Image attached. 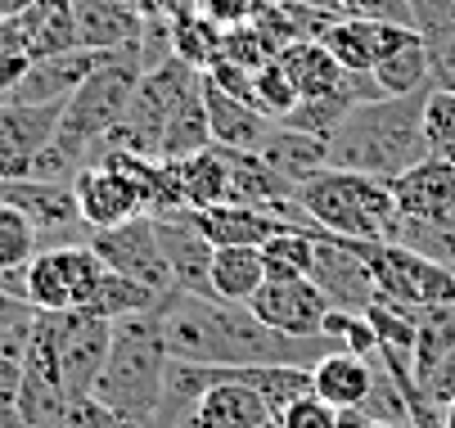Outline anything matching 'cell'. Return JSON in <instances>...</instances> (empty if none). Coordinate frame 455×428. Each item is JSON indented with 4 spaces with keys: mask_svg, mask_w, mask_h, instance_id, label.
I'll return each mask as SVG.
<instances>
[{
    "mask_svg": "<svg viewBox=\"0 0 455 428\" xmlns=\"http://www.w3.org/2000/svg\"><path fill=\"white\" fill-rule=\"evenodd\" d=\"M158 321L172 356L204 365H315L324 352H334L330 338H289L271 329L243 302L194 297L180 289L163 293Z\"/></svg>",
    "mask_w": 455,
    "mask_h": 428,
    "instance_id": "6da1fadb",
    "label": "cell"
},
{
    "mask_svg": "<svg viewBox=\"0 0 455 428\" xmlns=\"http://www.w3.org/2000/svg\"><path fill=\"white\" fill-rule=\"evenodd\" d=\"M424 95H379L356 104L343 127L330 136V167L397 180L415 162L428 158L424 140Z\"/></svg>",
    "mask_w": 455,
    "mask_h": 428,
    "instance_id": "7a4b0ae2",
    "label": "cell"
},
{
    "mask_svg": "<svg viewBox=\"0 0 455 428\" xmlns=\"http://www.w3.org/2000/svg\"><path fill=\"white\" fill-rule=\"evenodd\" d=\"M167 361H172V352H167V338H163L158 307L140 312V316H126V321H113V347H108L104 375H100L91 397L104 401L108 410L126 415V419L154 428Z\"/></svg>",
    "mask_w": 455,
    "mask_h": 428,
    "instance_id": "3957f363",
    "label": "cell"
},
{
    "mask_svg": "<svg viewBox=\"0 0 455 428\" xmlns=\"http://www.w3.org/2000/svg\"><path fill=\"white\" fill-rule=\"evenodd\" d=\"M298 203L324 226V234L361 243H397L402 212L393 199V180L324 167L298 186Z\"/></svg>",
    "mask_w": 455,
    "mask_h": 428,
    "instance_id": "277c9868",
    "label": "cell"
},
{
    "mask_svg": "<svg viewBox=\"0 0 455 428\" xmlns=\"http://www.w3.org/2000/svg\"><path fill=\"white\" fill-rule=\"evenodd\" d=\"M100 275H104V262L95 258L86 239L54 243V249H41L23 266V297L32 312H77L95 293Z\"/></svg>",
    "mask_w": 455,
    "mask_h": 428,
    "instance_id": "5b68a950",
    "label": "cell"
},
{
    "mask_svg": "<svg viewBox=\"0 0 455 428\" xmlns=\"http://www.w3.org/2000/svg\"><path fill=\"white\" fill-rule=\"evenodd\" d=\"M54 325V356H59V379L68 401H86L104 375V361L113 347V321H100L91 312H45Z\"/></svg>",
    "mask_w": 455,
    "mask_h": 428,
    "instance_id": "8992f818",
    "label": "cell"
},
{
    "mask_svg": "<svg viewBox=\"0 0 455 428\" xmlns=\"http://www.w3.org/2000/svg\"><path fill=\"white\" fill-rule=\"evenodd\" d=\"M86 243L95 249V258L108 271L136 280V284H145L154 293H172L176 289L172 266H167V253H163V243H158L154 212L132 217V221H122V226H108V230H91Z\"/></svg>",
    "mask_w": 455,
    "mask_h": 428,
    "instance_id": "52a82bcc",
    "label": "cell"
},
{
    "mask_svg": "<svg viewBox=\"0 0 455 428\" xmlns=\"http://www.w3.org/2000/svg\"><path fill=\"white\" fill-rule=\"evenodd\" d=\"M311 280L320 284V293L343 312H365L379 297L374 284V266H370V243L361 239H339L324 234L315 243V262H311Z\"/></svg>",
    "mask_w": 455,
    "mask_h": 428,
    "instance_id": "ba28073f",
    "label": "cell"
},
{
    "mask_svg": "<svg viewBox=\"0 0 455 428\" xmlns=\"http://www.w3.org/2000/svg\"><path fill=\"white\" fill-rule=\"evenodd\" d=\"M248 312L289 338H324V316L334 312V302L315 280H267L248 297Z\"/></svg>",
    "mask_w": 455,
    "mask_h": 428,
    "instance_id": "9c48e42d",
    "label": "cell"
},
{
    "mask_svg": "<svg viewBox=\"0 0 455 428\" xmlns=\"http://www.w3.org/2000/svg\"><path fill=\"white\" fill-rule=\"evenodd\" d=\"M154 226H158V243L167 253V266H172V280L180 293H194V297H212V239L199 230L194 221V208H176V212H154Z\"/></svg>",
    "mask_w": 455,
    "mask_h": 428,
    "instance_id": "30bf717a",
    "label": "cell"
},
{
    "mask_svg": "<svg viewBox=\"0 0 455 428\" xmlns=\"http://www.w3.org/2000/svg\"><path fill=\"white\" fill-rule=\"evenodd\" d=\"M63 104H0V180H23L59 131Z\"/></svg>",
    "mask_w": 455,
    "mask_h": 428,
    "instance_id": "8fae6325",
    "label": "cell"
},
{
    "mask_svg": "<svg viewBox=\"0 0 455 428\" xmlns=\"http://www.w3.org/2000/svg\"><path fill=\"white\" fill-rule=\"evenodd\" d=\"M402 221H455V162L428 154L393 180Z\"/></svg>",
    "mask_w": 455,
    "mask_h": 428,
    "instance_id": "7c38bea8",
    "label": "cell"
},
{
    "mask_svg": "<svg viewBox=\"0 0 455 428\" xmlns=\"http://www.w3.org/2000/svg\"><path fill=\"white\" fill-rule=\"evenodd\" d=\"M104 50H63V54H45L32 59L28 77L5 95V104H68V95L100 68Z\"/></svg>",
    "mask_w": 455,
    "mask_h": 428,
    "instance_id": "4fadbf2b",
    "label": "cell"
},
{
    "mask_svg": "<svg viewBox=\"0 0 455 428\" xmlns=\"http://www.w3.org/2000/svg\"><path fill=\"white\" fill-rule=\"evenodd\" d=\"M411 23H383V19H334L320 32V41L330 45V54L347 73H374V64L393 50Z\"/></svg>",
    "mask_w": 455,
    "mask_h": 428,
    "instance_id": "5bb4252c",
    "label": "cell"
},
{
    "mask_svg": "<svg viewBox=\"0 0 455 428\" xmlns=\"http://www.w3.org/2000/svg\"><path fill=\"white\" fill-rule=\"evenodd\" d=\"M226 379H230V365H204V361L172 356L167 375H163V397H158V410H154V428H185L189 410Z\"/></svg>",
    "mask_w": 455,
    "mask_h": 428,
    "instance_id": "9a60e30c",
    "label": "cell"
},
{
    "mask_svg": "<svg viewBox=\"0 0 455 428\" xmlns=\"http://www.w3.org/2000/svg\"><path fill=\"white\" fill-rule=\"evenodd\" d=\"M77 19V45L82 50H122L145 36V19L132 0H73Z\"/></svg>",
    "mask_w": 455,
    "mask_h": 428,
    "instance_id": "2e32d148",
    "label": "cell"
},
{
    "mask_svg": "<svg viewBox=\"0 0 455 428\" xmlns=\"http://www.w3.org/2000/svg\"><path fill=\"white\" fill-rule=\"evenodd\" d=\"M374 361L370 356H356V352H343V347L324 352L311 365V392L320 401L339 406V410H361L365 397H370V388H374Z\"/></svg>",
    "mask_w": 455,
    "mask_h": 428,
    "instance_id": "e0dca14e",
    "label": "cell"
},
{
    "mask_svg": "<svg viewBox=\"0 0 455 428\" xmlns=\"http://www.w3.org/2000/svg\"><path fill=\"white\" fill-rule=\"evenodd\" d=\"M204 104H208V127H212V145L221 149H262L267 131H271V117L257 113L252 104L226 95L221 86H212L204 77Z\"/></svg>",
    "mask_w": 455,
    "mask_h": 428,
    "instance_id": "ac0fdd59",
    "label": "cell"
},
{
    "mask_svg": "<svg viewBox=\"0 0 455 428\" xmlns=\"http://www.w3.org/2000/svg\"><path fill=\"white\" fill-rule=\"evenodd\" d=\"M271 424L275 415L267 410V401L239 379L217 384L185 419V428H271Z\"/></svg>",
    "mask_w": 455,
    "mask_h": 428,
    "instance_id": "d6986e66",
    "label": "cell"
},
{
    "mask_svg": "<svg viewBox=\"0 0 455 428\" xmlns=\"http://www.w3.org/2000/svg\"><path fill=\"white\" fill-rule=\"evenodd\" d=\"M19 41L32 50V59L77 50V19H73V0H32V5L10 19Z\"/></svg>",
    "mask_w": 455,
    "mask_h": 428,
    "instance_id": "ffe728a7",
    "label": "cell"
},
{
    "mask_svg": "<svg viewBox=\"0 0 455 428\" xmlns=\"http://www.w3.org/2000/svg\"><path fill=\"white\" fill-rule=\"evenodd\" d=\"M275 59H280V68L289 73V82L298 86L302 99H324V95H334V91L347 86V68L330 54L324 41H293Z\"/></svg>",
    "mask_w": 455,
    "mask_h": 428,
    "instance_id": "44dd1931",
    "label": "cell"
},
{
    "mask_svg": "<svg viewBox=\"0 0 455 428\" xmlns=\"http://www.w3.org/2000/svg\"><path fill=\"white\" fill-rule=\"evenodd\" d=\"M257 154H262L284 180H293V186H302V180H311L315 171L330 167V140L293 131V127H284V122H271V131H267V140H262Z\"/></svg>",
    "mask_w": 455,
    "mask_h": 428,
    "instance_id": "7402d4cb",
    "label": "cell"
},
{
    "mask_svg": "<svg viewBox=\"0 0 455 428\" xmlns=\"http://www.w3.org/2000/svg\"><path fill=\"white\" fill-rule=\"evenodd\" d=\"M370 77L379 82L383 95H424V91H433V64H428V45H424L419 28H411L393 50H387Z\"/></svg>",
    "mask_w": 455,
    "mask_h": 428,
    "instance_id": "603a6c76",
    "label": "cell"
},
{
    "mask_svg": "<svg viewBox=\"0 0 455 428\" xmlns=\"http://www.w3.org/2000/svg\"><path fill=\"white\" fill-rule=\"evenodd\" d=\"M176 167V180H180V194H185V208H217V203H230V158L221 145H208L199 154H189Z\"/></svg>",
    "mask_w": 455,
    "mask_h": 428,
    "instance_id": "cb8c5ba5",
    "label": "cell"
},
{
    "mask_svg": "<svg viewBox=\"0 0 455 428\" xmlns=\"http://www.w3.org/2000/svg\"><path fill=\"white\" fill-rule=\"evenodd\" d=\"M415 28L428 45L433 86L455 91V0H415Z\"/></svg>",
    "mask_w": 455,
    "mask_h": 428,
    "instance_id": "d4e9b609",
    "label": "cell"
},
{
    "mask_svg": "<svg viewBox=\"0 0 455 428\" xmlns=\"http://www.w3.org/2000/svg\"><path fill=\"white\" fill-rule=\"evenodd\" d=\"M230 379L248 384L267 401V410L280 419L298 397L311 392V365H230Z\"/></svg>",
    "mask_w": 455,
    "mask_h": 428,
    "instance_id": "484cf974",
    "label": "cell"
},
{
    "mask_svg": "<svg viewBox=\"0 0 455 428\" xmlns=\"http://www.w3.org/2000/svg\"><path fill=\"white\" fill-rule=\"evenodd\" d=\"M267 284V262L262 249L252 243H235V249H217L212 253V297L221 302H243Z\"/></svg>",
    "mask_w": 455,
    "mask_h": 428,
    "instance_id": "4316f807",
    "label": "cell"
},
{
    "mask_svg": "<svg viewBox=\"0 0 455 428\" xmlns=\"http://www.w3.org/2000/svg\"><path fill=\"white\" fill-rule=\"evenodd\" d=\"M158 302H163V293H154V289H145V284H136V280H126V275H117V271L104 266V275H100V284L86 297L82 312H91L100 321H126V316L154 312Z\"/></svg>",
    "mask_w": 455,
    "mask_h": 428,
    "instance_id": "83f0119b",
    "label": "cell"
},
{
    "mask_svg": "<svg viewBox=\"0 0 455 428\" xmlns=\"http://www.w3.org/2000/svg\"><path fill=\"white\" fill-rule=\"evenodd\" d=\"M167 32H172V54L185 59L189 68L208 73L217 59H221V36H226V28H217V23H212L208 14H199V10L176 14V19L167 23Z\"/></svg>",
    "mask_w": 455,
    "mask_h": 428,
    "instance_id": "f1b7e54d",
    "label": "cell"
},
{
    "mask_svg": "<svg viewBox=\"0 0 455 428\" xmlns=\"http://www.w3.org/2000/svg\"><path fill=\"white\" fill-rule=\"evenodd\" d=\"M208 145H212V127H208V104H204V91H199L189 104H180V108L172 113L167 131H163V140H158V158L180 162V158L199 154V149H208Z\"/></svg>",
    "mask_w": 455,
    "mask_h": 428,
    "instance_id": "f546056e",
    "label": "cell"
},
{
    "mask_svg": "<svg viewBox=\"0 0 455 428\" xmlns=\"http://www.w3.org/2000/svg\"><path fill=\"white\" fill-rule=\"evenodd\" d=\"M315 234L302 230H284L275 239L262 243V262H267V280H311V262H315Z\"/></svg>",
    "mask_w": 455,
    "mask_h": 428,
    "instance_id": "4dcf8cb0",
    "label": "cell"
},
{
    "mask_svg": "<svg viewBox=\"0 0 455 428\" xmlns=\"http://www.w3.org/2000/svg\"><path fill=\"white\" fill-rule=\"evenodd\" d=\"M36 253H41V234H36L32 217H23L10 203H0V275L23 271Z\"/></svg>",
    "mask_w": 455,
    "mask_h": 428,
    "instance_id": "1f68e13d",
    "label": "cell"
},
{
    "mask_svg": "<svg viewBox=\"0 0 455 428\" xmlns=\"http://www.w3.org/2000/svg\"><path fill=\"white\" fill-rule=\"evenodd\" d=\"M252 104H257V113H267L271 122H284V117L302 104L298 86H293L289 73L280 68V59H271V64L252 77Z\"/></svg>",
    "mask_w": 455,
    "mask_h": 428,
    "instance_id": "d6a6232c",
    "label": "cell"
},
{
    "mask_svg": "<svg viewBox=\"0 0 455 428\" xmlns=\"http://www.w3.org/2000/svg\"><path fill=\"white\" fill-rule=\"evenodd\" d=\"M221 59L235 68H248V73H262L271 59H275V45L267 41V32L257 23H243V28H226L221 36Z\"/></svg>",
    "mask_w": 455,
    "mask_h": 428,
    "instance_id": "836d02e7",
    "label": "cell"
},
{
    "mask_svg": "<svg viewBox=\"0 0 455 428\" xmlns=\"http://www.w3.org/2000/svg\"><path fill=\"white\" fill-rule=\"evenodd\" d=\"M424 140H428V154L455 162V91H437V86L428 91V99H424Z\"/></svg>",
    "mask_w": 455,
    "mask_h": 428,
    "instance_id": "e575fe53",
    "label": "cell"
},
{
    "mask_svg": "<svg viewBox=\"0 0 455 428\" xmlns=\"http://www.w3.org/2000/svg\"><path fill=\"white\" fill-rule=\"evenodd\" d=\"M324 338H330L334 347H343V352H356V356H379V334H374V325H370V316L365 312H343V307H334L330 316H324Z\"/></svg>",
    "mask_w": 455,
    "mask_h": 428,
    "instance_id": "d590c367",
    "label": "cell"
},
{
    "mask_svg": "<svg viewBox=\"0 0 455 428\" xmlns=\"http://www.w3.org/2000/svg\"><path fill=\"white\" fill-rule=\"evenodd\" d=\"M32 68V50L19 41V32L10 23H0V99H5Z\"/></svg>",
    "mask_w": 455,
    "mask_h": 428,
    "instance_id": "8d00e7d4",
    "label": "cell"
},
{
    "mask_svg": "<svg viewBox=\"0 0 455 428\" xmlns=\"http://www.w3.org/2000/svg\"><path fill=\"white\" fill-rule=\"evenodd\" d=\"M32 321H36V312L28 307V302L5 280H0V347H5V343H28Z\"/></svg>",
    "mask_w": 455,
    "mask_h": 428,
    "instance_id": "74e56055",
    "label": "cell"
},
{
    "mask_svg": "<svg viewBox=\"0 0 455 428\" xmlns=\"http://www.w3.org/2000/svg\"><path fill=\"white\" fill-rule=\"evenodd\" d=\"M275 428H339V406H330V401H320L315 392H307V397H298L275 419Z\"/></svg>",
    "mask_w": 455,
    "mask_h": 428,
    "instance_id": "f35d334b",
    "label": "cell"
},
{
    "mask_svg": "<svg viewBox=\"0 0 455 428\" xmlns=\"http://www.w3.org/2000/svg\"><path fill=\"white\" fill-rule=\"evenodd\" d=\"M275 0H199V14H208L217 28H243L252 19H262Z\"/></svg>",
    "mask_w": 455,
    "mask_h": 428,
    "instance_id": "ab89813d",
    "label": "cell"
},
{
    "mask_svg": "<svg viewBox=\"0 0 455 428\" xmlns=\"http://www.w3.org/2000/svg\"><path fill=\"white\" fill-rule=\"evenodd\" d=\"M59 428H149V424H136V419L108 410L104 401L86 397V401H73V406H68V419H63Z\"/></svg>",
    "mask_w": 455,
    "mask_h": 428,
    "instance_id": "60d3db41",
    "label": "cell"
},
{
    "mask_svg": "<svg viewBox=\"0 0 455 428\" xmlns=\"http://www.w3.org/2000/svg\"><path fill=\"white\" fill-rule=\"evenodd\" d=\"M23 392V343L0 347V415H10Z\"/></svg>",
    "mask_w": 455,
    "mask_h": 428,
    "instance_id": "b9f144b4",
    "label": "cell"
},
{
    "mask_svg": "<svg viewBox=\"0 0 455 428\" xmlns=\"http://www.w3.org/2000/svg\"><path fill=\"white\" fill-rule=\"evenodd\" d=\"M339 428H397V424H383V419H370L365 410H339Z\"/></svg>",
    "mask_w": 455,
    "mask_h": 428,
    "instance_id": "7bdbcfd3",
    "label": "cell"
},
{
    "mask_svg": "<svg viewBox=\"0 0 455 428\" xmlns=\"http://www.w3.org/2000/svg\"><path fill=\"white\" fill-rule=\"evenodd\" d=\"M32 5V0H0V23H10V19H19L23 10Z\"/></svg>",
    "mask_w": 455,
    "mask_h": 428,
    "instance_id": "ee69618b",
    "label": "cell"
},
{
    "mask_svg": "<svg viewBox=\"0 0 455 428\" xmlns=\"http://www.w3.org/2000/svg\"><path fill=\"white\" fill-rule=\"evenodd\" d=\"M0 428H36V424H28L19 410H10V415H0Z\"/></svg>",
    "mask_w": 455,
    "mask_h": 428,
    "instance_id": "f6af8a7d",
    "label": "cell"
},
{
    "mask_svg": "<svg viewBox=\"0 0 455 428\" xmlns=\"http://www.w3.org/2000/svg\"><path fill=\"white\" fill-rule=\"evenodd\" d=\"M442 428H455V397H451V406L442 410Z\"/></svg>",
    "mask_w": 455,
    "mask_h": 428,
    "instance_id": "bcb514c9",
    "label": "cell"
},
{
    "mask_svg": "<svg viewBox=\"0 0 455 428\" xmlns=\"http://www.w3.org/2000/svg\"><path fill=\"white\" fill-rule=\"evenodd\" d=\"M0 104H5V99H0Z\"/></svg>",
    "mask_w": 455,
    "mask_h": 428,
    "instance_id": "7dc6e473",
    "label": "cell"
}]
</instances>
